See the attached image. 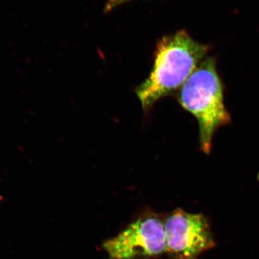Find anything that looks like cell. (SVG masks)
Listing matches in <instances>:
<instances>
[{"label": "cell", "instance_id": "6da1fadb", "mask_svg": "<svg viewBox=\"0 0 259 259\" xmlns=\"http://www.w3.org/2000/svg\"><path fill=\"white\" fill-rule=\"evenodd\" d=\"M210 49V46L196 41L185 30L158 40L151 72L135 90L144 111H149L158 100L179 91Z\"/></svg>", "mask_w": 259, "mask_h": 259}, {"label": "cell", "instance_id": "7a4b0ae2", "mask_svg": "<svg viewBox=\"0 0 259 259\" xmlns=\"http://www.w3.org/2000/svg\"><path fill=\"white\" fill-rule=\"evenodd\" d=\"M224 95V84L214 56L206 57L177 93L181 106L198 122L199 146L206 155L212 151L215 133L231 122Z\"/></svg>", "mask_w": 259, "mask_h": 259}, {"label": "cell", "instance_id": "3957f363", "mask_svg": "<svg viewBox=\"0 0 259 259\" xmlns=\"http://www.w3.org/2000/svg\"><path fill=\"white\" fill-rule=\"evenodd\" d=\"M110 259H156L166 254L164 218L148 211L117 236L104 242Z\"/></svg>", "mask_w": 259, "mask_h": 259}, {"label": "cell", "instance_id": "277c9868", "mask_svg": "<svg viewBox=\"0 0 259 259\" xmlns=\"http://www.w3.org/2000/svg\"><path fill=\"white\" fill-rule=\"evenodd\" d=\"M164 231L168 259H198L216 245L208 219L202 213L175 209L164 218Z\"/></svg>", "mask_w": 259, "mask_h": 259}, {"label": "cell", "instance_id": "5b68a950", "mask_svg": "<svg viewBox=\"0 0 259 259\" xmlns=\"http://www.w3.org/2000/svg\"><path fill=\"white\" fill-rule=\"evenodd\" d=\"M130 1H133V0H107V3L105 4V13L111 12L116 9L117 7L125 4Z\"/></svg>", "mask_w": 259, "mask_h": 259}]
</instances>
